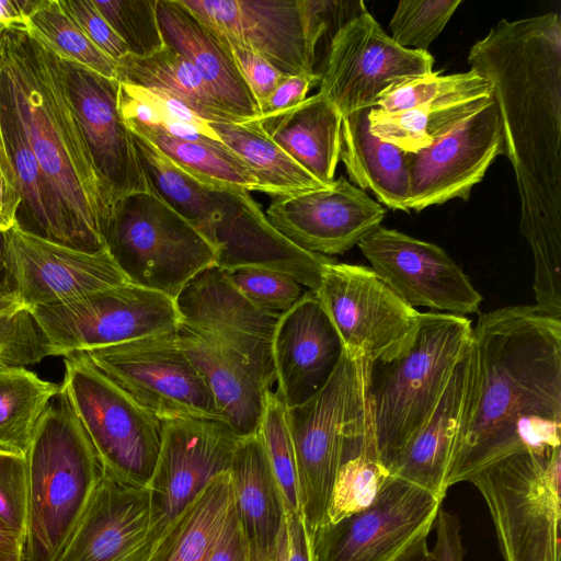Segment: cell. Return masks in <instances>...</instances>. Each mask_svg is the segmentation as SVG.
<instances>
[{
	"label": "cell",
	"instance_id": "f1b7e54d",
	"mask_svg": "<svg viewBox=\"0 0 561 561\" xmlns=\"http://www.w3.org/2000/svg\"><path fill=\"white\" fill-rule=\"evenodd\" d=\"M471 345V344H470ZM470 350L456 365L431 419L388 468L390 477L444 499L468 383Z\"/></svg>",
	"mask_w": 561,
	"mask_h": 561
},
{
	"label": "cell",
	"instance_id": "7bdbcfd3",
	"mask_svg": "<svg viewBox=\"0 0 561 561\" xmlns=\"http://www.w3.org/2000/svg\"><path fill=\"white\" fill-rule=\"evenodd\" d=\"M257 434L282 491L286 513L301 512L298 471L288 427L287 408L272 389L266 391Z\"/></svg>",
	"mask_w": 561,
	"mask_h": 561
},
{
	"label": "cell",
	"instance_id": "816d5d0a",
	"mask_svg": "<svg viewBox=\"0 0 561 561\" xmlns=\"http://www.w3.org/2000/svg\"><path fill=\"white\" fill-rule=\"evenodd\" d=\"M22 205V192L8 146L0 131V231L4 232L18 224Z\"/></svg>",
	"mask_w": 561,
	"mask_h": 561
},
{
	"label": "cell",
	"instance_id": "d6986e66",
	"mask_svg": "<svg viewBox=\"0 0 561 561\" xmlns=\"http://www.w3.org/2000/svg\"><path fill=\"white\" fill-rule=\"evenodd\" d=\"M272 226L305 251L343 254L380 226L385 207L346 178L330 186L277 197L265 213Z\"/></svg>",
	"mask_w": 561,
	"mask_h": 561
},
{
	"label": "cell",
	"instance_id": "e575fe53",
	"mask_svg": "<svg viewBox=\"0 0 561 561\" xmlns=\"http://www.w3.org/2000/svg\"><path fill=\"white\" fill-rule=\"evenodd\" d=\"M390 478L377 449L370 408L347 435L340 458L327 523H336L374 503Z\"/></svg>",
	"mask_w": 561,
	"mask_h": 561
},
{
	"label": "cell",
	"instance_id": "ba28073f",
	"mask_svg": "<svg viewBox=\"0 0 561 561\" xmlns=\"http://www.w3.org/2000/svg\"><path fill=\"white\" fill-rule=\"evenodd\" d=\"M370 365L365 357L343 352L325 383L301 404L287 409L300 510L309 535L327 523L344 442L370 408Z\"/></svg>",
	"mask_w": 561,
	"mask_h": 561
},
{
	"label": "cell",
	"instance_id": "6f0895ef",
	"mask_svg": "<svg viewBox=\"0 0 561 561\" xmlns=\"http://www.w3.org/2000/svg\"><path fill=\"white\" fill-rule=\"evenodd\" d=\"M34 4L33 0H0V36L7 31L27 32Z\"/></svg>",
	"mask_w": 561,
	"mask_h": 561
},
{
	"label": "cell",
	"instance_id": "5b68a950",
	"mask_svg": "<svg viewBox=\"0 0 561 561\" xmlns=\"http://www.w3.org/2000/svg\"><path fill=\"white\" fill-rule=\"evenodd\" d=\"M472 328L463 316L420 312L409 346L370 365L374 432L387 470L433 415L456 365L470 350Z\"/></svg>",
	"mask_w": 561,
	"mask_h": 561
},
{
	"label": "cell",
	"instance_id": "4fadbf2b",
	"mask_svg": "<svg viewBox=\"0 0 561 561\" xmlns=\"http://www.w3.org/2000/svg\"><path fill=\"white\" fill-rule=\"evenodd\" d=\"M241 439L220 420H162L160 453L147 488L149 527L141 548L145 561L169 526L209 482L229 472Z\"/></svg>",
	"mask_w": 561,
	"mask_h": 561
},
{
	"label": "cell",
	"instance_id": "52a82bcc",
	"mask_svg": "<svg viewBox=\"0 0 561 561\" xmlns=\"http://www.w3.org/2000/svg\"><path fill=\"white\" fill-rule=\"evenodd\" d=\"M469 483L486 504L504 561H560L561 447L511 455Z\"/></svg>",
	"mask_w": 561,
	"mask_h": 561
},
{
	"label": "cell",
	"instance_id": "74e56055",
	"mask_svg": "<svg viewBox=\"0 0 561 561\" xmlns=\"http://www.w3.org/2000/svg\"><path fill=\"white\" fill-rule=\"evenodd\" d=\"M491 100L492 95L392 112L373 107L368 114L369 129L374 136L404 152H417Z\"/></svg>",
	"mask_w": 561,
	"mask_h": 561
},
{
	"label": "cell",
	"instance_id": "8992f818",
	"mask_svg": "<svg viewBox=\"0 0 561 561\" xmlns=\"http://www.w3.org/2000/svg\"><path fill=\"white\" fill-rule=\"evenodd\" d=\"M105 247L128 282L174 300L197 274L217 266L218 260L207 238L152 188L115 205Z\"/></svg>",
	"mask_w": 561,
	"mask_h": 561
},
{
	"label": "cell",
	"instance_id": "f546056e",
	"mask_svg": "<svg viewBox=\"0 0 561 561\" xmlns=\"http://www.w3.org/2000/svg\"><path fill=\"white\" fill-rule=\"evenodd\" d=\"M342 118L320 92L284 112L255 117L276 145L325 184L334 181L340 161Z\"/></svg>",
	"mask_w": 561,
	"mask_h": 561
},
{
	"label": "cell",
	"instance_id": "8d00e7d4",
	"mask_svg": "<svg viewBox=\"0 0 561 561\" xmlns=\"http://www.w3.org/2000/svg\"><path fill=\"white\" fill-rule=\"evenodd\" d=\"M131 134L151 188L213 244L219 207L216 190L209 188L188 174L142 136Z\"/></svg>",
	"mask_w": 561,
	"mask_h": 561
},
{
	"label": "cell",
	"instance_id": "83f0119b",
	"mask_svg": "<svg viewBox=\"0 0 561 561\" xmlns=\"http://www.w3.org/2000/svg\"><path fill=\"white\" fill-rule=\"evenodd\" d=\"M229 477L249 561H271L285 530L287 513L257 433L239 442Z\"/></svg>",
	"mask_w": 561,
	"mask_h": 561
},
{
	"label": "cell",
	"instance_id": "7a4b0ae2",
	"mask_svg": "<svg viewBox=\"0 0 561 561\" xmlns=\"http://www.w3.org/2000/svg\"><path fill=\"white\" fill-rule=\"evenodd\" d=\"M561 447V319L503 307L472 328L448 488L517 453Z\"/></svg>",
	"mask_w": 561,
	"mask_h": 561
},
{
	"label": "cell",
	"instance_id": "11a10c76",
	"mask_svg": "<svg viewBox=\"0 0 561 561\" xmlns=\"http://www.w3.org/2000/svg\"><path fill=\"white\" fill-rule=\"evenodd\" d=\"M207 561H249L244 537L233 502L224 529Z\"/></svg>",
	"mask_w": 561,
	"mask_h": 561
},
{
	"label": "cell",
	"instance_id": "d4e9b609",
	"mask_svg": "<svg viewBox=\"0 0 561 561\" xmlns=\"http://www.w3.org/2000/svg\"><path fill=\"white\" fill-rule=\"evenodd\" d=\"M149 490L103 470L94 494L56 561H145Z\"/></svg>",
	"mask_w": 561,
	"mask_h": 561
},
{
	"label": "cell",
	"instance_id": "681fc988",
	"mask_svg": "<svg viewBox=\"0 0 561 561\" xmlns=\"http://www.w3.org/2000/svg\"><path fill=\"white\" fill-rule=\"evenodd\" d=\"M64 5L89 39L116 64L128 55L124 42L115 33L93 0H62Z\"/></svg>",
	"mask_w": 561,
	"mask_h": 561
},
{
	"label": "cell",
	"instance_id": "7dc6e473",
	"mask_svg": "<svg viewBox=\"0 0 561 561\" xmlns=\"http://www.w3.org/2000/svg\"><path fill=\"white\" fill-rule=\"evenodd\" d=\"M232 284L260 309L282 314L305 293L291 276L265 268L242 267L225 271Z\"/></svg>",
	"mask_w": 561,
	"mask_h": 561
},
{
	"label": "cell",
	"instance_id": "7c38bea8",
	"mask_svg": "<svg viewBox=\"0 0 561 561\" xmlns=\"http://www.w3.org/2000/svg\"><path fill=\"white\" fill-rule=\"evenodd\" d=\"M176 331L81 353L161 421L220 420L203 376L178 343Z\"/></svg>",
	"mask_w": 561,
	"mask_h": 561
},
{
	"label": "cell",
	"instance_id": "60d3db41",
	"mask_svg": "<svg viewBox=\"0 0 561 561\" xmlns=\"http://www.w3.org/2000/svg\"><path fill=\"white\" fill-rule=\"evenodd\" d=\"M26 33L61 61L117 80V64L89 39L62 0H35Z\"/></svg>",
	"mask_w": 561,
	"mask_h": 561
},
{
	"label": "cell",
	"instance_id": "e0dca14e",
	"mask_svg": "<svg viewBox=\"0 0 561 561\" xmlns=\"http://www.w3.org/2000/svg\"><path fill=\"white\" fill-rule=\"evenodd\" d=\"M504 154L500 110L491 102L417 152H405L408 209L421 211L454 198L468 199L497 156Z\"/></svg>",
	"mask_w": 561,
	"mask_h": 561
},
{
	"label": "cell",
	"instance_id": "cb8c5ba5",
	"mask_svg": "<svg viewBox=\"0 0 561 561\" xmlns=\"http://www.w3.org/2000/svg\"><path fill=\"white\" fill-rule=\"evenodd\" d=\"M343 353L339 335L314 291L305 290L278 319L272 341L276 393L287 409L314 394Z\"/></svg>",
	"mask_w": 561,
	"mask_h": 561
},
{
	"label": "cell",
	"instance_id": "bcb514c9",
	"mask_svg": "<svg viewBox=\"0 0 561 561\" xmlns=\"http://www.w3.org/2000/svg\"><path fill=\"white\" fill-rule=\"evenodd\" d=\"M54 356L53 346L25 306L0 311V364L25 367Z\"/></svg>",
	"mask_w": 561,
	"mask_h": 561
},
{
	"label": "cell",
	"instance_id": "94428289",
	"mask_svg": "<svg viewBox=\"0 0 561 561\" xmlns=\"http://www.w3.org/2000/svg\"><path fill=\"white\" fill-rule=\"evenodd\" d=\"M397 561H434L427 546V538H422L410 547Z\"/></svg>",
	"mask_w": 561,
	"mask_h": 561
},
{
	"label": "cell",
	"instance_id": "ab89813d",
	"mask_svg": "<svg viewBox=\"0 0 561 561\" xmlns=\"http://www.w3.org/2000/svg\"><path fill=\"white\" fill-rule=\"evenodd\" d=\"M125 124L209 188L257 191L251 170L227 147L179 139L157 127L133 122Z\"/></svg>",
	"mask_w": 561,
	"mask_h": 561
},
{
	"label": "cell",
	"instance_id": "b9f144b4",
	"mask_svg": "<svg viewBox=\"0 0 561 561\" xmlns=\"http://www.w3.org/2000/svg\"><path fill=\"white\" fill-rule=\"evenodd\" d=\"M491 95L489 82L474 70L451 75L433 71L388 88L380 94L376 107L392 112Z\"/></svg>",
	"mask_w": 561,
	"mask_h": 561
},
{
	"label": "cell",
	"instance_id": "9f6ffc18",
	"mask_svg": "<svg viewBox=\"0 0 561 561\" xmlns=\"http://www.w3.org/2000/svg\"><path fill=\"white\" fill-rule=\"evenodd\" d=\"M284 561H312L311 541L301 512L286 515Z\"/></svg>",
	"mask_w": 561,
	"mask_h": 561
},
{
	"label": "cell",
	"instance_id": "c3c4849f",
	"mask_svg": "<svg viewBox=\"0 0 561 561\" xmlns=\"http://www.w3.org/2000/svg\"><path fill=\"white\" fill-rule=\"evenodd\" d=\"M27 513L25 456L0 451V519L24 538Z\"/></svg>",
	"mask_w": 561,
	"mask_h": 561
},
{
	"label": "cell",
	"instance_id": "6da1fadb",
	"mask_svg": "<svg viewBox=\"0 0 561 561\" xmlns=\"http://www.w3.org/2000/svg\"><path fill=\"white\" fill-rule=\"evenodd\" d=\"M471 70L500 110L504 156L520 197L522 234L535 265L536 306L561 310V19L501 20L470 48Z\"/></svg>",
	"mask_w": 561,
	"mask_h": 561
},
{
	"label": "cell",
	"instance_id": "ee69618b",
	"mask_svg": "<svg viewBox=\"0 0 561 561\" xmlns=\"http://www.w3.org/2000/svg\"><path fill=\"white\" fill-rule=\"evenodd\" d=\"M93 2L124 42L128 55L147 57L164 47L157 15L158 0H93Z\"/></svg>",
	"mask_w": 561,
	"mask_h": 561
},
{
	"label": "cell",
	"instance_id": "7402d4cb",
	"mask_svg": "<svg viewBox=\"0 0 561 561\" xmlns=\"http://www.w3.org/2000/svg\"><path fill=\"white\" fill-rule=\"evenodd\" d=\"M62 64L83 136L113 211L126 196L151 188L133 134L117 108L118 81Z\"/></svg>",
	"mask_w": 561,
	"mask_h": 561
},
{
	"label": "cell",
	"instance_id": "44dd1931",
	"mask_svg": "<svg viewBox=\"0 0 561 561\" xmlns=\"http://www.w3.org/2000/svg\"><path fill=\"white\" fill-rule=\"evenodd\" d=\"M175 304L181 323L242 355L259 368L271 386L275 382L272 341L280 314L252 304L218 266L197 274L176 297Z\"/></svg>",
	"mask_w": 561,
	"mask_h": 561
},
{
	"label": "cell",
	"instance_id": "db71d44e",
	"mask_svg": "<svg viewBox=\"0 0 561 561\" xmlns=\"http://www.w3.org/2000/svg\"><path fill=\"white\" fill-rule=\"evenodd\" d=\"M434 526L435 542L431 550L434 561H463L466 552L458 517L440 507Z\"/></svg>",
	"mask_w": 561,
	"mask_h": 561
},
{
	"label": "cell",
	"instance_id": "277c9868",
	"mask_svg": "<svg viewBox=\"0 0 561 561\" xmlns=\"http://www.w3.org/2000/svg\"><path fill=\"white\" fill-rule=\"evenodd\" d=\"M25 459L27 513L21 561H56L103 473L61 385L37 424Z\"/></svg>",
	"mask_w": 561,
	"mask_h": 561
},
{
	"label": "cell",
	"instance_id": "8fae6325",
	"mask_svg": "<svg viewBox=\"0 0 561 561\" xmlns=\"http://www.w3.org/2000/svg\"><path fill=\"white\" fill-rule=\"evenodd\" d=\"M314 294L351 357L388 362L409 346L417 329L420 312L370 267L330 260Z\"/></svg>",
	"mask_w": 561,
	"mask_h": 561
},
{
	"label": "cell",
	"instance_id": "4316f807",
	"mask_svg": "<svg viewBox=\"0 0 561 561\" xmlns=\"http://www.w3.org/2000/svg\"><path fill=\"white\" fill-rule=\"evenodd\" d=\"M164 45L182 55L201 75L211 94L242 121L259 116V105L220 36L180 0H158Z\"/></svg>",
	"mask_w": 561,
	"mask_h": 561
},
{
	"label": "cell",
	"instance_id": "836d02e7",
	"mask_svg": "<svg viewBox=\"0 0 561 561\" xmlns=\"http://www.w3.org/2000/svg\"><path fill=\"white\" fill-rule=\"evenodd\" d=\"M117 81L179 99L210 123L241 122L211 94L197 70L164 47L147 57L126 55L117 61Z\"/></svg>",
	"mask_w": 561,
	"mask_h": 561
},
{
	"label": "cell",
	"instance_id": "3957f363",
	"mask_svg": "<svg viewBox=\"0 0 561 561\" xmlns=\"http://www.w3.org/2000/svg\"><path fill=\"white\" fill-rule=\"evenodd\" d=\"M0 91L60 198L81 251L105 249L112 206L70 95L64 64L22 31L0 36Z\"/></svg>",
	"mask_w": 561,
	"mask_h": 561
},
{
	"label": "cell",
	"instance_id": "4dcf8cb0",
	"mask_svg": "<svg viewBox=\"0 0 561 561\" xmlns=\"http://www.w3.org/2000/svg\"><path fill=\"white\" fill-rule=\"evenodd\" d=\"M369 111L360 110L342 118L340 160L352 184L363 191L370 190L388 208L409 213L405 152L371 134Z\"/></svg>",
	"mask_w": 561,
	"mask_h": 561
},
{
	"label": "cell",
	"instance_id": "680465c9",
	"mask_svg": "<svg viewBox=\"0 0 561 561\" xmlns=\"http://www.w3.org/2000/svg\"><path fill=\"white\" fill-rule=\"evenodd\" d=\"M23 306L14 289L5 257L4 232L0 231V311H7Z\"/></svg>",
	"mask_w": 561,
	"mask_h": 561
},
{
	"label": "cell",
	"instance_id": "9a60e30c",
	"mask_svg": "<svg viewBox=\"0 0 561 561\" xmlns=\"http://www.w3.org/2000/svg\"><path fill=\"white\" fill-rule=\"evenodd\" d=\"M443 500L390 477L367 508L309 535L312 561H397L427 538Z\"/></svg>",
	"mask_w": 561,
	"mask_h": 561
},
{
	"label": "cell",
	"instance_id": "5bb4252c",
	"mask_svg": "<svg viewBox=\"0 0 561 561\" xmlns=\"http://www.w3.org/2000/svg\"><path fill=\"white\" fill-rule=\"evenodd\" d=\"M434 61L428 51L400 47L365 9L332 36L319 92L344 117L376 107L388 88L433 72Z\"/></svg>",
	"mask_w": 561,
	"mask_h": 561
},
{
	"label": "cell",
	"instance_id": "d590c367",
	"mask_svg": "<svg viewBox=\"0 0 561 561\" xmlns=\"http://www.w3.org/2000/svg\"><path fill=\"white\" fill-rule=\"evenodd\" d=\"M232 506L229 472L213 479L169 526L147 561H207Z\"/></svg>",
	"mask_w": 561,
	"mask_h": 561
},
{
	"label": "cell",
	"instance_id": "ffe728a7",
	"mask_svg": "<svg viewBox=\"0 0 561 561\" xmlns=\"http://www.w3.org/2000/svg\"><path fill=\"white\" fill-rule=\"evenodd\" d=\"M221 37L263 57L285 76L314 72L300 0H180Z\"/></svg>",
	"mask_w": 561,
	"mask_h": 561
},
{
	"label": "cell",
	"instance_id": "d6a6232c",
	"mask_svg": "<svg viewBox=\"0 0 561 561\" xmlns=\"http://www.w3.org/2000/svg\"><path fill=\"white\" fill-rule=\"evenodd\" d=\"M210 125L222 144L251 170L259 192L277 198L331 185L318 180L290 158L255 118Z\"/></svg>",
	"mask_w": 561,
	"mask_h": 561
},
{
	"label": "cell",
	"instance_id": "be15d7a7",
	"mask_svg": "<svg viewBox=\"0 0 561 561\" xmlns=\"http://www.w3.org/2000/svg\"><path fill=\"white\" fill-rule=\"evenodd\" d=\"M10 561H21V557L15 558V559H12V560H10Z\"/></svg>",
	"mask_w": 561,
	"mask_h": 561
},
{
	"label": "cell",
	"instance_id": "30bf717a",
	"mask_svg": "<svg viewBox=\"0 0 561 561\" xmlns=\"http://www.w3.org/2000/svg\"><path fill=\"white\" fill-rule=\"evenodd\" d=\"M31 310L54 356L171 333L181 324L174 299L130 282Z\"/></svg>",
	"mask_w": 561,
	"mask_h": 561
},
{
	"label": "cell",
	"instance_id": "f6af8a7d",
	"mask_svg": "<svg viewBox=\"0 0 561 561\" xmlns=\"http://www.w3.org/2000/svg\"><path fill=\"white\" fill-rule=\"evenodd\" d=\"M461 0L400 1L389 22L390 37L400 47L428 51Z\"/></svg>",
	"mask_w": 561,
	"mask_h": 561
},
{
	"label": "cell",
	"instance_id": "2e32d148",
	"mask_svg": "<svg viewBox=\"0 0 561 561\" xmlns=\"http://www.w3.org/2000/svg\"><path fill=\"white\" fill-rule=\"evenodd\" d=\"M357 245L370 268L410 307L463 317L479 312L481 294L437 244L379 226Z\"/></svg>",
	"mask_w": 561,
	"mask_h": 561
},
{
	"label": "cell",
	"instance_id": "91938a15",
	"mask_svg": "<svg viewBox=\"0 0 561 561\" xmlns=\"http://www.w3.org/2000/svg\"><path fill=\"white\" fill-rule=\"evenodd\" d=\"M23 537L0 519V561H10L22 554Z\"/></svg>",
	"mask_w": 561,
	"mask_h": 561
},
{
	"label": "cell",
	"instance_id": "f5cc1de1",
	"mask_svg": "<svg viewBox=\"0 0 561 561\" xmlns=\"http://www.w3.org/2000/svg\"><path fill=\"white\" fill-rule=\"evenodd\" d=\"M319 79L317 72L287 76L273 90L257 117L271 116L298 105L307 98L311 87L319 83Z\"/></svg>",
	"mask_w": 561,
	"mask_h": 561
},
{
	"label": "cell",
	"instance_id": "e7e4bbea",
	"mask_svg": "<svg viewBox=\"0 0 561 561\" xmlns=\"http://www.w3.org/2000/svg\"><path fill=\"white\" fill-rule=\"evenodd\" d=\"M0 131H1V118H0Z\"/></svg>",
	"mask_w": 561,
	"mask_h": 561
},
{
	"label": "cell",
	"instance_id": "f35d334b",
	"mask_svg": "<svg viewBox=\"0 0 561 561\" xmlns=\"http://www.w3.org/2000/svg\"><path fill=\"white\" fill-rule=\"evenodd\" d=\"M60 386L25 367L0 364V451L25 456L37 424Z\"/></svg>",
	"mask_w": 561,
	"mask_h": 561
},
{
	"label": "cell",
	"instance_id": "f907efd6",
	"mask_svg": "<svg viewBox=\"0 0 561 561\" xmlns=\"http://www.w3.org/2000/svg\"><path fill=\"white\" fill-rule=\"evenodd\" d=\"M220 38L229 47L234 61L241 71L249 89L251 90L260 110L273 90L287 76L278 71L273 65H271L256 53L221 36Z\"/></svg>",
	"mask_w": 561,
	"mask_h": 561
},
{
	"label": "cell",
	"instance_id": "484cf974",
	"mask_svg": "<svg viewBox=\"0 0 561 561\" xmlns=\"http://www.w3.org/2000/svg\"><path fill=\"white\" fill-rule=\"evenodd\" d=\"M176 340L208 386L220 420L241 438L255 435L272 389L259 368L187 324L179 325Z\"/></svg>",
	"mask_w": 561,
	"mask_h": 561
},
{
	"label": "cell",
	"instance_id": "9c48e42d",
	"mask_svg": "<svg viewBox=\"0 0 561 561\" xmlns=\"http://www.w3.org/2000/svg\"><path fill=\"white\" fill-rule=\"evenodd\" d=\"M61 386L103 470L118 481L148 488L162 439V421L136 402L82 353L64 356Z\"/></svg>",
	"mask_w": 561,
	"mask_h": 561
},
{
	"label": "cell",
	"instance_id": "603a6c76",
	"mask_svg": "<svg viewBox=\"0 0 561 561\" xmlns=\"http://www.w3.org/2000/svg\"><path fill=\"white\" fill-rule=\"evenodd\" d=\"M219 202L213 244L217 266L224 271L257 267L291 276L316 291L328 256L297 247L268 221L262 207L245 190H216Z\"/></svg>",
	"mask_w": 561,
	"mask_h": 561
},
{
	"label": "cell",
	"instance_id": "6125c7cd",
	"mask_svg": "<svg viewBox=\"0 0 561 561\" xmlns=\"http://www.w3.org/2000/svg\"><path fill=\"white\" fill-rule=\"evenodd\" d=\"M285 548H286V527L282 535L280 541H279V545L277 548V552L271 561H284Z\"/></svg>",
	"mask_w": 561,
	"mask_h": 561
},
{
	"label": "cell",
	"instance_id": "ac0fdd59",
	"mask_svg": "<svg viewBox=\"0 0 561 561\" xmlns=\"http://www.w3.org/2000/svg\"><path fill=\"white\" fill-rule=\"evenodd\" d=\"M5 257L20 302L32 309L64 304L128 282L107 249L77 250L18 224L4 231Z\"/></svg>",
	"mask_w": 561,
	"mask_h": 561
},
{
	"label": "cell",
	"instance_id": "1f68e13d",
	"mask_svg": "<svg viewBox=\"0 0 561 561\" xmlns=\"http://www.w3.org/2000/svg\"><path fill=\"white\" fill-rule=\"evenodd\" d=\"M0 118L21 186L22 205L27 219V224L22 228L47 240L79 250L64 205L46 178L24 129L1 91Z\"/></svg>",
	"mask_w": 561,
	"mask_h": 561
}]
</instances>
